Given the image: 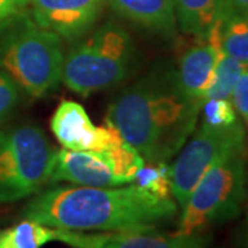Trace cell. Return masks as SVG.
Masks as SVG:
<instances>
[{"label":"cell","mask_w":248,"mask_h":248,"mask_svg":"<svg viewBox=\"0 0 248 248\" xmlns=\"http://www.w3.org/2000/svg\"><path fill=\"white\" fill-rule=\"evenodd\" d=\"M178 213L174 197H160L137 184L115 187L58 186L36 193L22 218L76 232L153 229Z\"/></svg>","instance_id":"1"},{"label":"cell","mask_w":248,"mask_h":248,"mask_svg":"<svg viewBox=\"0 0 248 248\" xmlns=\"http://www.w3.org/2000/svg\"><path fill=\"white\" fill-rule=\"evenodd\" d=\"M202 102L182 94L175 72H153L110 104L107 124L146 163L174 157L195 128Z\"/></svg>","instance_id":"2"},{"label":"cell","mask_w":248,"mask_h":248,"mask_svg":"<svg viewBox=\"0 0 248 248\" xmlns=\"http://www.w3.org/2000/svg\"><path fill=\"white\" fill-rule=\"evenodd\" d=\"M62 39L21 13L0 24V69L25 91L42 98L57 89L63 71Z\"/></svg>","instance_id":"3"},{"label":"cell","mask_w":248,"mask_h":248,"mask_svg":"<svg viewBox=\"0 0 248 248\" xmlns=\"http://www.w3.org/2000/svg\"><path fill=\"white\" fill-rule=\"evenodd\" d=\"M135 62V45L120 25L107 22L84 36L65 55L62 81L73 93L87 97L120 84Z\"/></svg>","instance_id":"4"},{"label":"cell","mask_w":248,"mask_h":248,"mask_svg":"<svg viewBox=\"0 0 248 248\" xmlns=\"http://www.w3.org/2000/svg\"><path fill=\"white\" fill-rule=\"evenodd\" d=\"M246 149L218 161L197 182L181 208L177 233L197 234L237 218L246 199Z\"/></svg>","instance_id":"5"},{"label":"cell","mask_w":248,"mask_h":248,"mask_svg":"<svg viewBox=\"0 0 248 248\" xmlns=\"http://www.w3.org/2000/svg\"><path fill=\"white\" fill-rule=\"evenodd\" d=\"M55 152L36 125L0 130V204L39 193L50 181Z\"/></svg>","instance_id":"6"},{"label":"cell","mask_w":248,"mask_h":248,"mask_svg":"<svg viewBox=\"0 0 248 248\" xmlns=\"http://www.w3.org/2000/svg\"><path fill=\"white\" fill-rule=\"evenodd\" d=\"M244 128L236 122L229 127L215 128L202 124L196 134L181 148L170 166L171 193L182 208L197 182L218 161L246 149Z\"/></svg>","instance_id":"7"},{"label":"cell","mask_w":248,"mask_h":248,"mask_svg":"<svg viewBox=\"0 0 248 248\" xmlns=\"http://www.w3.org/2000/svg\"><path fill=\"white\" fill-rule=\"evenodd\" d=\"M50 128L62 148L69 151L104 152L124 141L112 125H95L83 105L75 101H62Z\"/></svg>","instance_id":"8"},{"label":"cell","mask_w":248,"mask_h":248,"mask_svg":"<svg viewBox=\"0 0 248 248\" xmlns=\"http://www.w3.org/2000/svg\"><path fill=\"white\" fill-rule=\"evenodd\" d=\"M105 0H29L32 19L66 42H78L97 24Z\"/></svg>","instance_id":"9"},{"label":"cell","mask_w":248,"mask_h":248,"mask_svg":"<svg viewBox=\"0 0 248 248\" xmlns=\"http://www.w3.org/2000/svg\"><path fill=\"white\" fill-rule=\"evenodd\" d=\"M50 181L91 187L127 185L109 149L86 152L62 148L61 151L55 152Z\"/></svg>","instance_id":"10"},{"label":"cell","mask_w":248,"mask_h":248,"mask_svg":"<svg viewBox=\"0 0 248 248\" xmlns=\"http://www.w3.org/2000/svg\"><path fill=\"white\" fill-rule=\"evenodd\" d=\"M145 231L102 232L87 234L84 232L62 229L61 243L72 248H207L210 236L197 234H163Z\"/></svg>","instance_id":"11"},{"label":"cell","mask_w":248,"mask_h":248,"mask_svg":"<svg viewBox=\"0 0 248 248\" xmlns=\"http://www.w3.org/2000/svg\"><path fill=\"white\" fill-rule=\"evenodd\" d=\"M195 40L181 55L175 78L184 95L203 102L204 95L213 83L218 54L223 50L219 18H217L205 37H195Z\"/></svg>","instance_id":"12"},{"label":"cell","mask_w":248,"mask_h":248,"mask_svg":"<svg viewBox=\"0 0 248 248\" xmlns=\"http://www.w3.org/2000/svg\"><path fill=\"white\" fill-rule=\"evenodd\" d=\"M109 4L138 27L171 36L177 32L174 0H108Z\"/></svg>","instance_id":"13"},{"label":"cell","mask_w":248,"mask_h":248,"mask_svg":"<svg viewBox=\"0 0 248 248\" xmlns=\"http://www.w3.org/2000/svg\"><path fill=\"white\" fill-rule=\"evenodd\" d=\"M175 19L185 35L203 39L219 16L221 0H174Z\"/></svg>","instance_id":"14"},{"label":"cell","mask_w":248,"mask_h":248,"mask_svg":"<svg viewBox=\"0 0 248 248\" xmlns=\"http://www.w3.org/2000/svg\"><path fill=\"white\" fill-rule=\"evenodd\" d=\"M61 237L62 229L22 219L13 226L0 229V248H43L48 243L61 241Z\"/></svg>","instance_id":"15"},{"label":"cell","mask_w":248,"mask_h":248,"mask_svg":"<svg viewBox=\"0 0 248 248\" xmlns=\"http://www.w3.org/2000/svg\"><path fill=\"white\" fill-rule=\"evenodd\" d=\"M218 18L221 22L223 51L234 60L248 65V16L233 14Z\"/></svg>","instance_id":"16"},{"label":"cell","mask_w":248,"mask_h":248,"mask_svg":"<svg viewBox=\"0 0 248 248\" xmlns=\"http://www.w3.org/2000/svg\"><path fill=\"white\" fill-rule=\"evenodd\" d=\"M246 68H247L246 63L234 60L233 57L228 55L223 50H221L218 54L217 65H215L213 83L210 89L207 90L203 101L210 99V98L231 99L232 91Z\"/></svg>","instance_id":"17"},{"label":"cell","mask_w":248,"mask_h":248,"mask_svg":"<svg viewBox=\"0 0 248 248\" xmlns=\"http://www.w3.org/2000/svg\"><path fill=\"white\" fill-rule=\"evenodd\" d=\"M133 184H137L160 197H172L170 166L167 161L143 164V167L137 172Z\"/></svg>","instance_id":"18"},{"label":"cell","mask_w":248,"mask_h":248,"mask_svg":"<svg viewBox=\"0 0 248 248\" xmlns=\"http://www.w3.org/2000/svg\"><path fill=\"white\" fill-rule=\"evenodd\" d=\"M203 102V124L205 125L222 128L239 122L237 112L231 99L210 98Z\"/></svg>","instance_id":"19"},{"label":"cell","mask_w":248,"mask_h":248,"mask_svg":"<svg viewBox=\"0 0 248 248\" xmlns=\"http://www.w3.org/2000/svg\"><path fill=\"white\" fill-rule=\"evenodd\" d=\"M21 91L17 83L0 69V123L9 117L21 101Z\"/></svg>","instance_id":"20"},{"label":"cell","mask_w":248,"mask_h":248,"mask_svg":"<svg viewBox=\"0 0 248 248\" xmlns=\"http://www.w3.org/2000/svg\"><path fill=\"white\" fill-rule=\"evenodd\" d=\"M231 102L244 122L248 124V65L232 91Z\"/></svg>","instance_id":"21"},{"label":"cell","mask_w":248,"mask_h":248,"mask_svg":"<svg viewBox=\"0 0 248 248\" xmlns=\"http://www.w3.org/2000/svg\"><path fill=\"white\" fill-rule=\"evenodd\" d=\"M29 0H0V24L24 13Z\"/></svg>","instance_id":"22"},{"label":"cell","mask_w":248,"mask_h":248,"mask_svg":"<svg viewBox=\"0 0 248 248\" xmlns=\"http://www.w3.org/2000/svg\"><path fill=\"white\" fill-rule=\"evenodd\" d=\"M233 14L248 16V0H221V9L218 17H226Z\"/></svg>","instance_id":"23"},{"label":"cell","mask_w":248,"mask_h":248,"mask_svg":"<svg viewBox=\"0 0 248 248\" xmlns=\"http://www.w3.org/2000/svg\"><path fill=\"white\" fill-rule=\"evenodd\" d=\"M241 241H243V246H244L246 248H248V210H247V221H246L244 231H243V234H241Z\"/></svg>","instance_id":"24"}]
</instances>
